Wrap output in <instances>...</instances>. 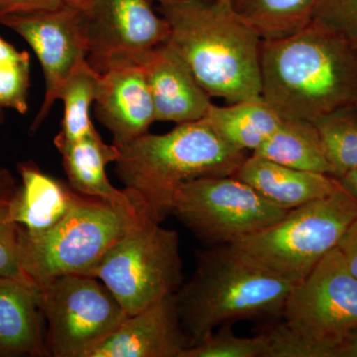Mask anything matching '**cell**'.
<instances>
[{
  "label": "cell",
  "mask_w": 357,
  "mask_h": 357,
  "mask_svg": "<svg viewBox=\"0 0 357 357\" xmlns=\"http://www.w3.org/2000/svg\"><path fill=\"white\" fill-rule=\"evenodd\" d=\"M17 171L21 185L7 206L9 218L28 234L47 231L65 217L77 192L33 161L20 162Z\"/></svg>",
  "instance_id": "18"
},
{
  "label": "cell",
  "mask_w": 357,
  "mask_h": 357,
  "mask_svg": "<svg viewBox=\"0 0 357 357\" xmlns=\"http://www.w3.org/2000/svg\"><path fill=\"white\" fill-rule=\"evenodd\" d=\"M89 66L100 75L112 68L140 65L170 38L168 21L152 0H89L82 9Z\"/></svg>",
  "instance_id": "11"
},
{
  "label": "cell",
  "mask_w": 357,
  "mask_h": 357,
  "mask_svg": "<svg viewBox=\"0 0 357 357\" xmlns=\"http://www.w3.org/2000/svg\"><path fill=\"white\" fill-rule=\"evenodd\" d=\"M312 22L357 48V0H319Z\"/></svg>",
  "instance_id": "26"
},
{
  "label": "cell",
  "mask_w": 357,
  "mask_h": 357,
  "mask_svg": "<svg viewBox=\"0 0 357 357\" xmlns=\"http://www.w3.org/2000/svg\"><path fill=\"white\" fill-rule=\"evenodd\" d=\"M152 1H157L158 3H163V2L170 1V0H152ZM206 1H213V0H206Z\"/></svg>",
  "instance_id": "38"
},
{
  "label": "cell",
  "mask_w": 357,
  "mask_h": 357,
  "mask_svg": "<svg viewBox=\"0 0 357 357\" xmlns=\"http://www.w3.org/2000/svg\"><path fill=\"white\" fill-rule=\"evenodd\" d=\"M18 185L6 169H0V206H8Z\"/></svg>",
  "instance_id": "31"
},
{
  "label": "cell",
  "mask_w": 357,
  "mask_h": 357,
  "mask_svg": "<svg viewBox=\"0 0 357 357\" xmlns=\"http://www.w3.org/2000/svg\"><path fill=\"white\" fill-rule=\"evenodd\" d=\"M48 356L89 357L128 316L102 281L64 275L40 286Z\"/></svg>",
  "instance_id": "10"
},
{
  "label": "cell",
  "mask_w": 357,
  "mask_h": 357,
  "mask_svg": "<svg viewBox=\"0 0 357 357\" xmlns=\"http://www.w3.org/2000/svg\"><path fill=\"white\" fill-rule=\"evenodd\" d=\"M115 174L134 202L155 220L171 213L178 188L211 176H234L245 152L230 146L206 119L146 133L119 147Z\"/></svg>",
  "instance_id": "4"
},
{
  "label": "cell",
  "mask_w": 357,
  "mask_h": 357,
  "mask_svg": "<svg viewBox=\"0 0 357 357\" xmlns=\"http://www.w3.org/2000/svg\"><path fill=\"white\" fill-rule=\"evenodd\" d=\"M312 123L332 166L333 177L342 178L357 168V105L335 110Z\"/></svg>",
  "instance_id": "24"
},
{
  "label": "cell",
  "mask_w": 357,
  "mask_h": 357,
  "mask_svg": "<svg viewBox=\"0 0 357 357\" xmlns=\"http://www.w3.org/2000/svg\"><path fill=\"white\" fill-rule=\"evenodd\" d=\"M100 77L88 61L73 70L59 96L64 103V116L54 142H74L96 132L89 114L98 96Z\"/></svg>",
  "instance_id": "23"
},
{
  "label": "cell",
  "mask_w": 357,
  "mask_h": 357,
  "mask_svg": "<svg viewBox=\"0 0 357 357\" xmlns=\"http://www.w3.org/2000/svg\"><path fill=\"white\" fill-rule=\"evenodd\" d=\"M29 56L28 52L18 51L13 45L0 37V67L20 62Z\"/></svg>",
  "instance_id": "32"
},
{
  "label": "cell",
  "mask_w": 357,
  "mask_h": 357,
  "mask_svg": "<svg viewBox=\"0 0 357 357\" xmlns=\"http://www.w3.org/2000/svg\"><path fill=\"white\" fill-rule=\"evenodd\" d=\"M333 357H357V330L352 331L342 340Z\"/></svg>",
  "instance_id": "33"
},
{
  "label": "cell",
  "mask_w": 357,
  "mask_h": 357,
  "mask_svg": "<svg viewBox=\"0 0 357 357\" xmlns=\"http://www.w3.org/2000/svg\"><path fill=\"white\" fill-rule=\"evenodd\" d=\"M340 249L349 270L357 277V218L340 239Z\"/></svg>",
  "instance_id": "30"
},
{
  "label": "cell",
  "mask_w": 357,
  "mask_h": 357,
  "mask_svg": "<svg viewBox=\"0 0 357 357\" xmlns=\"http://www.w3.org/2000/svg\"><path fill=\"white\" fill-rule=\"evenodd\" d=\"M282 318L265 330L268 357H333L342 340L357 330V277L340 249L295 284Z\"/></svg>",
  "instance_id": "5"
},
{
  "label": "cell",
  "mask_w": 357,
  "mask_h": 357,
  "mask_svg": "<svg viewBox=\"0 0 357 357\" xmlns=\"http://www.w3.org/2000/svg\"><path fill=\"white\" fill-rule=\"evenodd\" d=\"M261 96L282 119L314 122L357 105V49L311 22L262 40Z\"/></svg>",
  "instance_id": "1"
},
{
  "label": "cell",
  "mask_w": 357,
  "mask_h": 357,
  "mask_svg": "<svg viewBox=\"0 0 357 357\" xmlns=\"http://www.w3.org/2000/svg\"><path fill=\"white\" fill-rule=\"evenodd\" d=\"M357 49V48H356Z\"/></svg>",
  "instance_id": "39"
},
{
  "label": "cell",
  "mask_w": 357,
  "mask_h": 357,
  "mask_svg": "<svg viewBox=\"0 0 357 357\" xmlns=\"http://www.w3.org/2000/svg\"><path fill=\"white\" fill-rule=\"evenodd\" d=\"M157 11L170 26L169 42L211 98L229 103L262 98V39L232 7L170 0Z\"/></svg>",
  "instance_id": "2"
},
{
  "label": "cell",
  "mask_w": 357,
  "mask_h": 357,
  "mask_svg": "<svg viewBox=\"0 0 357 357\" xmlns=\"http://www.w3.org/2000/svg\"><path fill=\"white\" fill-rule=\"evenodd\" d=\"M30 89V56L0 67V107L25 114Z\"/></svg>",
  "instance_id": "28"
},
{
  "label": "cell",
  "mask_w": 357,
  "mask_h": 357,
  "mask_svg": "<svg viewBox=\"0 0 357 357\" xmlns=\"http://www.w3.org/2000/svg\"><path fill=\"white\" fill-rule=\"evenodd\" d=\"M269 337L265 331L251 337H237L231 324L223 325L203 342L185 349L182 357H267Z\"/></svg>",
  "instance_id": "25"
},
{
  "label": "cell",
  "mask_w": 357,
  "mask_h": 357,
  "mask_svg": "<svg viewBox=\"0 0 357 357\" xmlns=\"http://www.w3.org/2000/svg\"><path fill=\"white\" fill-rule=\"evenodd\" d=\"M189 347L173 294L126 317L89 357H182Z\"/></svg>",
  "instance_id": "13"
},
{
  "label": "cell",
  "mask_w": 357,
  "mask_h": 357,
  "mask_svg": "<svg viewBox=\"0 0 357 357\" xmlns=\"http://www.w3.org/2000/svg\"><path fill=\"white\" fill-rule=\"evenodd\" d=\"M66 4L83 9L88 4L89 0H63Z\"/></svg>",
  "instance_id": "35"
},
{
  "label": "cell",
  "mask_w": 357,
  "mask_h": 357,
  "mask_svg": "<svg viewBox=\"0 0 357 357\" xmlns=\"http://www.w3.org/2000/svg\"><path fill=\"white\" fill-rule=\"evenodd\" d=\"M0 276L36 285L23 267L22 227L10 220L7 206H0Z\"/></svg>",
  "instance_id": "27"
},
{
  "label": "cell",
  "mask_w": 357,
  "mask_h": 357,
  "mask_svg": "<svg viewBox=\"0 0 357 357\" xmlns=\"http://www.w3.org/2000/svg\"><path fill=\"white\" fill-rule=\"evenodd\" d=\"M357 218V201L344 188L289 211L271 227L234 245L268 269L298 283L311 273Z\"/></svg>",
  "instance_id": "8"
},
{
  "label": "cell",
  "mask_w": 357,
  "mask_h": 357,
  "mask_svg": "<svg viewBox=\"0 0 357 357\" xmlns=\"http://www.w3.org/2000/svg\"><path fill=\"white\" fill-rule=\"evenodd\" d=\"M77 192L70 210L52 229H22L23 267L37 286L64 275H89L142 210ZM145 210V208H144Z\"/></svg>",
  "instance_id": "6"
},
{
  "label": "cell",
  "mask_w": 357,
  "mask_h": 357,
  "mask_svg": "<svg viewBox=\"0 0 357 357\" xmlns=\"http://www.w3.org/2000/svg\"><path fill=\"white\" fill-rule=\"evenodd\" d=\"M342 188L357 201V168L337 178Z\"/></svg>",
  "instance_id": "34"
},
{
  "label": "cell",
  "mask_w": 357,
  "mask_h": 357,
  "mask_svg": "<svg viewBox=\"0 0 357 357\" xmlns=\"http://www.w3.org/2000/svg\"><path fill=\"white\" fill-rule=\"evenodd\" d=\"M62 156L63 167L69 185L84 196L112 203L134 206L126 190H119L109 182L105 168L119 158V149L107 144L98 131L74 142H54Z\"/></svg>",
  "instance_id": "19"
},
{
  "label": "cell",
  "mask_w": 357,
  "mask_h": 357,
  "mask_svg": "<svg viewBox=\"0 0 357 357\" xmlns=\"http://www.w3.org/2000/svg\"><path fill=\"white\" fill-rule=\"evenodd\" d=\"M6 121V115H4L3 109L0 107V124L3 123Z\"/></svg>",
  "instance_id": "37"
},
{
  "label": "cell",
  "mask_w": 357,
  "mask_h": 357,
  "mask_svg": "<svg viewBox=\"0 0 357 357\" xmlns=\"http://www.w3.org/2000/svg\"><path fill=\"white\" fill-rule=\"evenodd\" d=\"M64 4L63 0H0V18L13 14L54 10Z\"/></svg>",
  "instance_id": "29"
},
{
  "label": "cell",
  "mask_w": 357,
  "mask_h": 357,
  "mask_svg": "<svg viewBox=\"0 0 357 357\" xmlns=\"http://www.w3.org/2000/svg\"><path fill=\"white\" fill-rule=\"evenodd\" d=\"M289 211L269 203L236 176H211L178 188L171 213L208 248L271 227Z\"/></svg>",
  "instance_id": "9"
},
{
  "label": "cell",
  "mask_w": 357,
  "mask_h": 357,
  "mask_svg": "<svg viewBox=\"0 0 357 357\" xmlns=\"http://www.w3.org/2000/svg\"><path fill=\"white\" fill-rule=\"evenodd\" d=\"M215 1L218 2V3L222 4V6L231 7L232 0H215Z\"/></svg>",
  "instance_id": "36"
},
{
  "label": "cell",
  "mask_w": 357,
  "mask_h": 357,
  "mask_svg": "<svg viewBox=\"0 0 357 357\" xmlns=\"http://www.w3.org/2000/svg\"><path fill=\"white\" fill-rule=\"evenodd\" d=\"M234 176L286 211L325 198L340 187L333 176L298 170L253 154L246 156Z\"/></svg>",
  "instance_id": "17"
},
{
  "label": "cell",
  "mask_w": 357,
  "mask_h": 357,
  "mask_svg": "<svg viewBox=\"0 0 357 357\" xmlns=\"http://www.w3.org/2000/svg\"><path fill=\"white\" fill-rule=\"evenodd\" d=\"M156 121L176 124L201 121L213 102L170 42L149 52L142 62Z\"/></svg>",
  "instance_id": "14"
},
{
  "label": "cell",
  "mask_w": 357,
  "mask_h": 357,
  "mask_svg": "<svg viewBox=\"0 0 357 357\" xmlns=\"http://www.w3.org/2000/svg\"><path fill=\"white\" fill-rule=\"evenodd\" d=\"M204 119L230 146L253 153L274 133L283 119L259 98L227 107L213 105Z\"/></svg>",
  "instance_id": "20"
},
{
  "label": "cell",
  "mask_w": 357,
  "mask_h": 357,
  "mask_svg": "<svg viewBox=\"0 0 357 357\" xmlns=\"http://www.w3.org/2000/svg\"><path fill=\"white\" fill-rule=\"evenodd\" d=\"M88 276L102 281L128 316L142 311L183 284L178 232L142 208Z\"/></svg>",
  "instance_id": "7"
},
{
  "label": "cell",
  "mask_w": 357,
  "mask_h": 357,
  "mask_svg": "<svg viewBox=\"0 0 357 357\" xmlns=\"http://www.w3.org/2000/svg\"><path fill=\"white\" fill-rule=\"evenodd\" d=\"M252 154L298 170L333 176L318 130L311 121L282 119L278 128Z\"/></svg>",
  "instance_id": "21"
},
{
  "label": "cell",
  "mask_w": 357,
  "mask_h": 357,
  "mask_svg": "<svg viewBox=\"0 0 357 357\" xmlns=\"http://www.w3.org/2000/svg\"><path fill=\"white\" fill-rule=\"evenodd\" d=\"M0 24L17 33L30 45L43 70L44 100L30 128L35 132L59 100L73 70L86 61L83 11L65 3L54 10L4 16L0 18Z\"/></svg>",
  "instance_id": "12"
},
{
  "label": "cell",
  "mask_w": 357,
  "mask_h": 357,
  "mask_svg": "<svg viewBox=\"0 0 357 357\" xmlns=\"http://www.w3.org/2000/svg\"><path fill=\"white\" fill-rule=\"evenodd\" d=\"M294 286L232 243L199 251L192 278L175 293L190 347L227 324L280 318Z\"/></svg>",
  "instance_id": "3"
},
{
  "label": "cell",
  "mask_w": 357,
  "mask_h": 357,
  "mask_svg": "<svg viewBox=\"0 0 357 357\" xmlns=\"http://www.w3.org/2000/svg\"><path fill=\"white\" fill-rule=\"evenodd\" d=\"M96 116L122 146L148 133L156 121L151 93L141 65L112 68L102 75Z\"/></svg>",
  "instance_id": "15"
},
{
  "label": "cell",
  "mask_w": 357,
  "mask_h": 357,
  "mask_svg": "<svg viewBox=\"0 0 357 357\" xmlns=\"http://www.w3.org/2000/svg\"><path fill=\"white\" fill-rule=\"evenodd\" d=\"M49 356L38 286L0 276V357Z\"/></svg>",
  "instance_id": "16"
},
{
  "label": "cell",
  "mask_w": 357,
  "mask_h": 357,
  "mask_svg": "<svg viewBox=\"0 0 357 357\" xmlns=\"http://www.w3.org/2000/svg\"><path fill=\"white\" fill-rule=\"evenodd\" d=\"M319 0H232L234 13L262 40L282 38L312 22Z\"/></svg>",
  "instance_id": "22"
}]
</instances>
